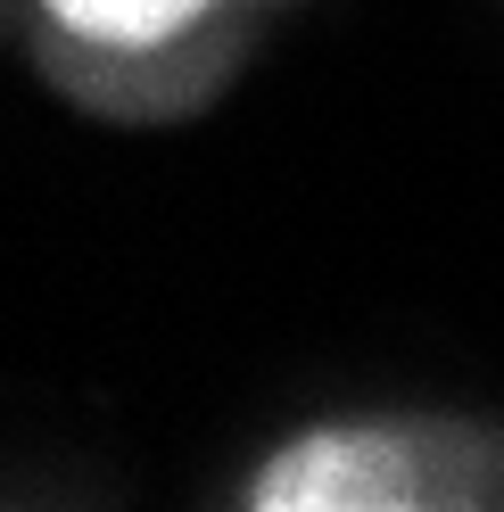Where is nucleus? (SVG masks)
Segmentation results:
<instances>
[{
  "label": "nucleus",
  "instance_id": "2",
  "mask_svg": "<svg viewBox=\"0 0 504 512\" xmlns=\"http://www.w3.org/2000/svg\"><path fill=\"white\" fill-rule=\"evenodd\" d=\"M496 405H348L265 438L215 512H496Z\"/></svg>",
  "mask_w": 504,
  "mask_h": 512
},
{
  "label": "nucleus",
  "instance_id": "1",
  "mask_svg": "<svg viewBox=\"0 0 504 512\" xmlns=\"http://www.w3.org/2000/svg\"><path fill=\"white\" fill-rule=\"evenodd\" d=\"M0 17L58 108L116 133H174L257 67L281 0H0Z\"/></svg>",
  "mask_w": 504,
  "mask_h": 512
},
{
  "label": "nucleus",
  "instance_id": "5",
  "mask_svg": "<svg viewBox=\"0 0 504 512\" xmlns=\"http://www.w3.org/2000/svg\"><path fill=\"white\" fill-rule=\"evenodd\" d=\"M496 512H504V504H496Z\"/></svg>",
  "mask_w": 504,
  "mask_h": 512
},
{
  "label": "nucleus",
  "instance_id": "3",
  "mask_svg": "<svg viewBox=\"0 0 504 512\" xmlns=\"http://www.w3.org/2000/svg\"><path fill=\"white\" fill-rule=\"evenodd\" d=\"M9 512H50V504H42L34 488H17V496H9Z\"/></svg>",
  "mask_w": 504,
  "mask_h": 512
},
{
  "label": "nucleus",
  "instance_id": "4",
  "mask_svg": "<svg viewBox=\"0 0 504 512\" xmlns=\"http://www.w3.org/2000/svg\"><path fill=\"white\" fill-rule=\"evenodd\" d=\"M281 9H298V0H281Z\"/></svg>",
  "mask_w": 504,
  "mask_h": 512
}]
</instances>
